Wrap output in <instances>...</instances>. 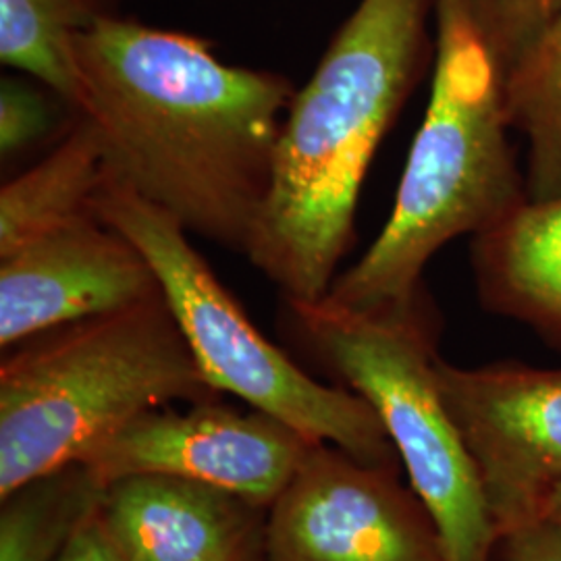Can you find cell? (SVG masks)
Here are the masks:
<instances>
[{"instance_id": "obj_1", "label": "cell", "mask_w": 561, "mask_h": 561, "mask_svg": "<svg viewBox=\"0 0 561 561\" xmlns=\"http://www.w3.org/2000/svg\"><path fill=\"white\" fill-rule=\"evenodd\" d=\"M73 62L76 108L99 136L104 178L245 256L294 83L222 62L201 36L121 15L80 34Z\"/></svg>"}, {"instance_id": "obj_12", "label": "cell", "mask_w": 561, "mask_h": 561, "mask_svg": "<svg viewBox=\"0 0 561 561\" xmlns=\"http://www.w3.org/2000/svg\"><path fill=\"white\" fill-rule=\"evenodd\" d=\"M470 264L484 310L561 350V194L528 198L472 236Z\"/></svg>"}, {"instance_id": "obj_5", "label": "cell", "mask_w": 561, "mask_h": 561, "mask_svg": "<svg viewBox=\"0 0 561 561\" xmlns=\"http://www.w3.org/2000/svg\"><path fill=\"white\" fill-rule=\"evenodd\" d=\"M285 321L312 360L375 410L447 561L495 560L500 533L437 379L439 319L426 289L375 310L285 300Z\"/></svg>"}, {"instance_id": "obj_16", "label": "cell", "mask_w": 561, "mask_h": 561, "mask_svg": "<svg viewBox=\"0 0 561 561\" xmlns=\"http://www.w3.org/2000/svg\"><path fill=\"white\" fill-rule=\"evenodd\" d=\"M102 491L104 482L76 461L0 497V561H59Z\"/></svg>"}, {"instance_id": "obj_9", "label": "cell", "mask_w": 561, "mask_h": 561, "mask_svg": "<svg viewBox=\"0 0 561 561\" xmlns=\"http://www.w3.org/2000/svg\"><path fill=\"white\" fill-rule=\"evenodd\" d=\"M317 443L261 410L210 400L148 410L94 445L81 463L104 484L167 474L271 507Z\"/></svg>"}, {"instance_id": "obj_15", "label": "cell", "mask_w": 561, "mask_h": 561, "mask_svg": "<svg viewBox=\"0 0 561 561\" xmlns=\"http://www.w3.org/2000/svg\"><path fill=\"white\" fill-rule=\"evenodd\" d=\"M510 127L526 141L530 201L561 194V0L541 36L505 78Z\"/></svg>"}, {"instance_id": "obj_6", "label": "cell", "mask_w": 561, "mask_h": 561, "mask_svg": "<svg viewBox=\"0 0 561 561\" xmlns=\"http://www.w3.org/2000/svg\"><path fill=\"white\" fill-rule=\"evenodd\" d=\"M92 210L134 241L152 266L162 298L217 393H231L366 463L400 466L375 410L345 387L312 379L266 340L180 222L106 178Z\"/></svg>"}, {"instance_id": "obj_18", "label": "cell", "mask_w": 561, "mask_h": 561, "mask_svg": "<svg viewBox=\"0 0 561 561\" xmlns=\"http://www.w3.org/2000/svg\"><path fill=\"white\" fill-rule=\"evenodd\" d=\"M470 4L507 78L549 23V0H470Z\"/></svg>"}, {"instance_id": "obj_14", "label": "cell", "mask_w": 561, "mask_h": 561, "mask_svg": "<svg viewBox=\"0 0 561 561\" xmlns=\"http://www.w3.org/2000/svg\"><path fill=\"white\" fill-rule=\"evenodd\" d=\"M121 2L0 0V62L42 81L76 108L73 42L101 21L119 18Z\"/></svg>"}, {"instance_id": "obj_8", "label": "cell", "mask_w": 561, "mask_h": 561, "mask_svg": "<svg viewBox=\"0 0 561 561\" xmlns=\"http://www.w3.org/2000/svg\"><path fill=\"white\" fill-rule=\"evenodd\" d=\"M443 400L481 479L500 533L545 518L561 482V368L437 360Z\"/></svg>"}, {"instance_id": "obj_22", "label": "cell", "mask_w": 561, "mask_h": 561, "mask_svg": "<svg viewBox=\"0 0 561 561\" xmlns=\"http://www.w3.org/2000/svg\"><path fill=\"white\" fill-rule=\"evenodd\" d=\"M558 4H560V0H549V13L553 15L556 13V9H558ZM551 20V18H549Z\"/></svg>"}, {"instance_id": "obj_2", "label": "cell", "mask_w": 561, "mask_h": 561, "mask_svg": "<svg viewBox=\"0 0 561 561\" xmlns=\"http://www.w3.org/2000/svg\"><path fill=\"white\" fill-rule=\"evenodd\" d=\"M431 20L435 0H360L289 102L245 254L283 300H322L337 279L370 162L435 60Z\"/></svg>"}, {"instance_id": "obj_20", "label": "cell", "mask_w": 561, "mask_h": 561, "mask_svg": "<svg viewBox=\"0 0 561 561\" xmlns=\"http://www.w3.org/2000/svg\"><path fill=\"white\" fill-rule=\"evenodd\" d=\"M59 561H127L102 522L99 507L81 522Z\"/></svg>"}, {"instance_id": "obj_10", "label": "cell", "mask_w": 561, "mask_h": 561, "mask_svg": "<svg viewBox=\"0 0 561 561\" xmlns=\"http://www.w3.org/2000/svg\"><path fill=\"white\" fill-rule=\"evenodd\" d=\"M161 294L136 243L96 213L0 259V347Z\"/></svg>"}, {"instance_id": "obj_21", "label": "cell", "mask_w": 561, "mask_h": 561, "mask_svg": "<svg viewBox=\"0 0 561 561\" xmlns=\"http://www.w3.org/2000/svg\"><path fill=\"white\" fill-rule=\"evenodd\" d=\"M545 518L549 520L560 522L561 524V482L556 486V491L551 493L547 510H545Z\"/></svg>"}, {"instance_id": "obj_17", "label": "cell", "mask_w": 561, "mask_h": 561, "mask_svg": "<svg viewBox=\"0 0 561 561\" xmlns=\"http://www.w3.org/2000/svg\"><path fill=\"white\" fill-rule=\"evenodd\" d=\"M80 113L55 90L23 73L0 80V159L18 161L44 141L60 140Z\"/></svg>"}, {"instance_id": "obj_11", "label": "cell", "mask_w": 561, "mask_h": 561, "mask_svg": "<svg viewBox=\"0 0 561 561\" xmlns=\"http://www.w3.org/2000/svg\"><path fill=\"white\" fill-rule=\"evenodd\" d=\"M99 514L127 561H266L268 507L213 484L123 477Z\"/></svg>"}, {"instance_id": "obj_19", "label": "cell", "mask_w": 561, "mask_h": 561, "mask_svg": "<svg viewBox=\"0 0 561 561\" xmlns=\"http://www.w3.org/2000/svg\"><path fill=\"white\" fill-rule=\"evenodd\" d=\"M497 556L502 561H561V524L541 518L505 535Z\"/></svg>"}, {"instance_id": "obj_13", "label": "cell", "mask_w": 561, "mask_h": 561, "mask_svg": "<svg viewBox=\"0 0 561 561\" xmlns=\"http://www.w3.org/2000/svg\"><path fill=\"white\" fill-rule=\"evenodd\" d=\"M104 183L94 127L78 117L50 152L0 190V259L92 215Z\"/></svg>"}, {"instance_id": "obj_3", "label": "cell", "mask_w": 561, "mask_h": 561, "mask_svg": "<svg viewBox=\"0 0 561 561\" xmlns=\"http://www.w3.org/2000/svg\"><path fill=\"white\" fill-rule=\"evenodd\" d=\"M431 99L381 233L327 294L352 310L414 298L431 259L528 201L505 73L470 0H435Z\"/></svg>"}, {"instance_id": "obj_4", "label": "cell", "mask_w": 561, "mask_h": 561, "mask_svg": "<svg viewBox=\"0 0 561 561\" xmlns=\"http://www.w3.org/2000/svg\"><path fill=\"white\" fill-rule=\"evenodd\" d=\"M219 396L162 291L23 341L0 362V497L83 460L148 410Z\"/></svg>"}, {"instance_id": "obj_7", "label": "cell", "mask_w": 561, "mask_h": 561, "mask_svg": "<svg viewBox=\"0 0 561 561\" xmlns=\"http://www.w3.org/2000/svg\"><path fill=\"white\" fill-rule=\"evenodd\" d=\"M266 561H447L439 528L398 468L317 443L268 507Z\"/></svg>"}]
</instances>
